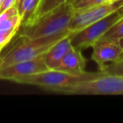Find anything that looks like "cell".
<instances>
[{
  "mask_svg": "<svg viewBox=\"0 0 123 123\" xmlns=\"http://www.w3.org/2000/svg\"><path fill=\"white\" fill-rule=\"evenodd\" d=\"M24 0H15V7L17 8V9H19V7L21 6L22 4V2Z\"/></svg>",
  "mask_w": 123,
  "mask_h": 123,
  "instance_id": "19",
  "label": "cell"
},
{
  "mask_svg": "<svg viewBox=\"0 0 123 123\" xmlns=\"http://www.w3.org/2000/svg\"><path fill=\"white\" fill-rule=\"evenodd\" d=\"M63 94H111L123 95V76L104 75L92 80L75 84L62 92Z\"/></svg>",
  "mask_w": 123,
  "mask_h": 123,
  "instance_id": "5",
  "label": "cell"
},
{
  "mask_svg": "<svg viewBox=\"0 0 123 123\" xmlns=\"http://www.w3.org/2000/svg\"><path fill=\"white\" fill-rule=\"evenodd\" d=\"M14 36H8V35H4L0 33V54L2 53L3 50L11 42L13 39H14Z\"/></svg>",
  "mask_w": 123,
  "mask_h": 123,
  "instance_id": "17",
  "label": "cell"
},
{
  "mask_svg": "<svg viewBox=\"0 0 123 123\" xmlns=\"http://www.w3.org/2000/svg\"><path fill=\"white\" fill-rule=\"evenodd\" d=\"M14 6H15V0H4L1 9H0V13L4 12Z\"/></svg>",
  "mask_w": 123,
  "mask_h": 123,
  "instance_id": "18",
  "label": "cell"
},
{
  "mask_svg": "<svg viewBox=\"0 0 123 123\" xmlns=\"http://www.w3.org/2000/svg\"><path fill=\"white\" fill-rule=\"evenodd\" d=\"M39 2L40 0H24L23 1L21 6L18 9L19 14L20 15L21 19H22L21 25L25 24L30 19V18L32 16L39 4Z\"/></svg>",
  "mask_w": 123,
  "mask_h": 123,
  "instance_id": "14",
  "label": "cell"
},
{
  "mask_svg": "<svg viewBox=\"0 0 123 123\" xmlns=\"http://www.w3.org/2000/svg\"><path fill=\"white\" fill-rule=\"evenodd\" d=\"M85 66L86 59L82 55V51L73 46L55 69L70 74H81L85 72Z\"/></svg>",
  "mask_w": 123,
  "mask_h": 123,
  "instance_id": "9",
  "label": "cell"
},
{
  "mask_svg": "<svg viewBox=\"0 0 123 123\" xmlns=\"http://www.w3.org/2000/svg\"><path fill=\"white\" fill-rule=\"evenodd\" d=\"M93 48L92 60L102 70L106 62H115L120 60L122 55V48L118 42L97 41L91 46Z\"/></svg>",
  "mask_w": 123,
  "mask_h": 123,
  "instance_id": "8",
  "label": "cell"
},
{
  "mask_svg": "<svg viewBox=\"0 0 123 123\" xmlns=\"http://www.w3.org/2000/svg\"><path fill=\"white\" fill-rule=\"evenodd\" d=\"M66 1H68V0H40L39 4H38L37 8L35 10L32 16L30 18V19L25 24L22 25L21 26L28 25L32 24L35 21L37 20L38 19H40L41 16L49 13L52 9H56L57 6L61 5L62 4H63Z\"/></svg>",
  "mask_w": 123,
  "mask_h": 123,
  "instance_id": "12",
  "label": "cell"
},
{
  "mask_svg": "<svg viewBox=\"0 0 123 123\" xmlns=\"http://www.w3.org/2000/svg\"><path fill=\"white\" fill-rule=\"evenodd\" d=\"M123 18V7L111 14L98 19L84 29L70 35V40L74 48L83 51L90 47L96 41L106 33L116 23Z\"/></svg>",
  "mask_w": 123,
  "mask_h": 123,
  "instance_id": "4",
  "label": "cell"
},
{
  "mask_svg": "<svg viewBox=\"0 0 123 123\" xmlns=\"http://www.w3.org/2000/svg\"><path fill=\"white\" fill-rule=\"evenodd\" d=\"M105 1H106V0H79V2L73 4V6L74 8V10H81V9L94 7V6L98 5Z\"/></svg>",
  "mask_w": 123,
  "mask_h": 123,
  "instance_id": "16",
  "label": "cell"
},
{
  "mask_svg": "<svg viewBox=\"0 0 123 123\" xmlns=\"http://www.w3.org/2000/svg\"><path fill=\"white\" fill-rule=\"evenodd\" d=\"M22 24V19L15 6L0 13V33L15 36Z\"/></svg>",
  "mask_w": 123,
  "mask_h": 123,
  "instance_id": "11",
  "label": "cell"
},
{
  "mask_svg": "<svg viewBox=\"0 0 123 123\" xmlns=\"http://www.w3.org/2000/svg\"><path fill=\"white\" fill-rule=\"evenodd\" d=\"M68 2H69V0H68Z\"/></svg>",
  "mask_w": 123,
  "mask_h": 123,
  "instance_id": "23",
  "label": "cell"
},
{
  "mask_svg": "<svg viewBox=\"0 0 123 123\" xmlns=\"http://www.w3.org/2000/svg\"><path fill=\"white\" fill-rule=\"evenodd\" d=\"M79 0H69V2L70 3H72V4H76L77 2H79Z\"/></svg>",
  "mask_w": 123,
  "mask_h": 123,
  "instance_id": "21",
  "label": "cell"
},
{
  "mask_svg": "<svg viewBox=\"0 0 123 123\" xmlns=\"http://www.w3.org/2000/svg\"><path fill=\"white\" fill-rule=\"evenodd\" d=\"M74 12L72 3L66 1L32 24L21 26L18 33L29 38H38L62 32L68 30Z\"/></svg>",
  "mask_w": 123,
  "mask_h": 123,
  "instance_id": "3",
  "label": "cell"
},
{
  "mask_svg": "<svg viewBox=\"0 0 123 123\" xmlns=\"http://www.w3.org/2000/svg\"><path fill=\"white\" fill-rule=\"evenodd\" d=\"M100 71L108 75L123 76V59L105 65Z\"/></svg>",
  "mask_w": 123,
  "mask_h": 123,
  "instance_id": "15",
  "label": "cell"
},
{
  "mask_svg": "<svg viewBox=\"0 0 123 123\" xmlns=\"http://www.w3.org/2000/svg\"><path fill=\"white\" fill-rule=\"evenodd\" d=\"M70 35L56 42L44 54L45 62L49 69L56 68L64 55L73 47L70 40Z\"/></svg>",
  "mask_w": 123,
  "mask_h": 123,
  "instance_id": "10",
  "label": "cell"
},
{
  "mask_svg": "<svg viewBox=\"0 0 123 123\" xmlns=\"http://www.w3.org/2000/svg\"><path fill=\"white\" fill-rule=\"evenodd\" d=\"M118 43H119L120 46H121V48H122V51H123V37L121 38V39H120V40H119V41H118ZM121 59H123V52H122V55H121V58H120V60H121Z\"/></svg>",
  "mask_w": 123,
  "mask_h": 123,
  "instance_id": "20",
  "label": "cell"
},
{
  "mask_svg": "<svg viewBox=\"0 0 123 123\" xmlns=\"http://www.w3.org/2000/svg\"><path fill=\"white\" fill-rule=\"evenodd\" d=\"M3 2H4V0H0V9H1V6L3 4Z\"/></svg>",
  "mask_w": 123,
  "mask_h": 123,
  "instance_id": "22",
  "label": "cell"
},
{
  "mask_svg": "<svg viewBox=\"0 0 123 123\" xmlns=\"http://www.w3.org/2000/svg\"><path fill=\"white\" fill-rule=\"evenodd\" d=\"M100 72H84L81 74H70L56 69H47L43 72L28 75L17 79L14 83L37 86L45 90L62 94L64 90L75 84L92 80L104 75Z\"/></svg>",
  "mask_w": 123,
  "mask_h": 123,
  "instance_id": "2",
  "label": "cell"
},
{
  "mask_svg": "<svg viewBox=\"0 0 123 123\" xmlns=\"http://www.w3.org/2000/svg\"><path fill=\"white\" fill-rule=\"evenodd\" d=\"M70 34L71 31L68 29L51 36L38 38L19 35L10 47L0 54V69L44 55L55 43Z\"/></svg>",
  "mask_w": 123,
  "mask_h": 123,
  "instance_id": "1",
  "label": "cell"
},
{
  "mask_svg": "<svg viewBox=\"0 0 123 123\" xmlns=\"http://www.w3.org/2000/svg\"><path fill=\"white\" fill-rule=\"evenodd\" d=\"M123 37V18L114 25L106 33H105L98 41L118 42Z\"/></svg>",
  "mask_w": 123,
  "mask_h": 123,
  "instance_id": "13",
  "label": "cell"
},
{
  "mask_svg": "<svg viewBox=\"0 0 123 123\" xmlns=\"http://www.w3.org/2000/svg\"><path fill=\"white\" fill-rule=\"evenodd\" d=\"M49 69L45 62L44 55L34 59L20 62L0 69V80H9L15 82L20 78L37 74Z\"/></svg>",
  "mask_w": 123,
  "mask_h": 123,
  "instance_id": "7",
  "label": "cell"
},
{
  "mask_svg": "<svg viewBox=\"0 0 123 123\" xmlns=\"http://www.w3.org/2000/svg\"><path fill=\"white\" fill-rule=\"evenodd\" d=\"M123 7V0H106L89 9L75 10L68 29L71 34L84 29L89 25L102 19Z\"/></svg>",
  "mask_w": 123,
  "mask_h": 123,
  "instance_id": "6",
  "label": "cell"
}]
</instances>
